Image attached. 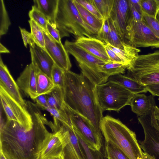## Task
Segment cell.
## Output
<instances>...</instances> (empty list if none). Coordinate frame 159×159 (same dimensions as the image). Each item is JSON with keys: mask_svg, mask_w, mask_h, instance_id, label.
<instances>
[{"mask_svg": "<svg viewBox=\"0 0 159 159\" xmlns=\"http://www.w3.org/2000/svg\"><path fill=\"white\" fill-rule=\"evenodd\" d=\"M109 31L110 26L108 19H103L102 26L96 36V38L105 44H107Z\"/></svg>", "mask_w": 159, "mask_h": 159, "instance_id": "39", "label": "cell"}, {"mask_svg": "<svg viewBox=\"0 0 159 159\" xmlns=\"http://www.w3.org/2000/svg\"><path fill=\"white\" fill-rule=\"evenodd\" d=\"M61 128L65 143L63 151V159H86L73 129L62 123Z\"/></svg>", "mask_w": 159, "mask_h": 159, "instance_id": "14", "label": "cell"}, {"mask_svg": "<svg viewBox=\"0 0 159 159\" xmlns=\"http://www.w3.org/2000/svg\"><path fill=\"white\" fill-rule=\"evenodd\" d=\"M143 20L154 34L159 38V22L156 19L143 13Z\"/></svg>", "mask_w": 159, "mask_h": 159, "instance_id": "38", "label": "cell"}, {"mask_svg": "<svg viewBox=\"0 0 159 159\" xmlns=\"http://www.w3.org/2000/svg\"><path fill=\"white\" fill-rule=\"evenodd\" d=\"M75 133L86 159H103L100 151L90 148L82 138Z\"/></svg>", "mask_w": 159, "mask_h": 159, "instance_id": "32", "label": "cell"}, {"mask_svg": "<svg viewBox=\"0 0 159 159\" xmlns=\"http://www.w3.org/2000/svg\"><path fill=\"white\" fill-rule=\"evenodd\" d=\"M52 133L43 148L41 159H48L63 153L65 146L59 131L53 127L51 128Z\"/></svg>", "mask_w": 159, "mask_h": 159, "instance_id": "19", "label": "cell"}, {"mask_svg": "<svg viewBox=\"0 0 159 159\" xmlns=\"http://www.w3.org/2000/svg\"><path fill=\"white\" fill-rule=\"evenodd\" d=\"M109 18L122 42L130 44L126 38L132 28L134 20L129 0H114Z\"/></svg>", "mask_w": 159, "mask_h": 159, "instance_id": "11", "label": "cell"}, {"mask_svg": "<svg viewBox=\"0 0 159 159\" xmlns=\"http://www.w3.org/2000/svg\"><path fill=\"white\" fill-rule=\"evenodd\" d=\"M28 22L30 28V33L35 43L46 50L43 29L32 20L30 19Z\"/></svg>", "mask_w": 159, "mask_h": 159, "instance_id": "28", "label": "cell"}, {"mask_svg": "<svg viewBox=\"0 0 159 159\" xmlns=\"http://www.w3.org/2000/svg\"><path fill=\"white\" fill-rule=\"evenodd\" d=\"M0 86L2 87L21 105L26 108V103L23 98L20 89L7 66L0 58Z\"/></svg>", "mask_w": 159, "mask_h": 159, "instance_id": "16", "label": "cell"}, {"mask_svg": "<svg viewBox=\"0 0 159 159\" xmlns=\"http://www.w3.org/2000/svg\"><path fill=\"white\" fill-rule=\"evenodd\" d=\"M128 42L139 47L159 48V38L157 37L143 21L134 23L126 37Z\"/></svg>", "mask_w": 159, "mask_h": 159, "instance_id": "12", "label": "cell"}, {"mask_svg": "<svg viewBox=\"0 0 159 159\" xmlns=\"http://www.w3.org/2000/svg\"><path fill=\"white\" fill-rule=\"evenodd\" d=\"M37 97L47 94L55 87L51 78L36 68Z\"/></svg>", "mask_w": 159, "mask_h": 159, "instance_id": "24", "label": "cell"}, {"mask_svg": "<svg viewBox=\"0 0 159 159\" xmlns=\"http://www.w3.org/2000/svg\"><path fill=\"white\" fill-rule=\"evenodd\" d=\"M96 86L81 73L78 74L70 70L65 72L64 103L89 121L102 139L100 124L103 111L97 99Z\"/></svg>", "mask_w": 159, "mask_h": 159, "instance_id": "2", "label": "cell"}, {"mask_svg": "<svg viewBox=\"0 0 159 159\" xmlns=\"http://www.w3.org/2000/svg\"><path fill=\"white\" fill-rule=\"evenodd\" d=\"M105 47L107 54L109 58L110 62L121 63L126 66L120 58L107 44H105Z\"/></svg>", "mask_w": 159, "mask_h": 159, "instance_id": "44", "label": "cell"}, {"mask_svg": "<svg viewBox=\"0 0 159 159\" xmlns=\"http://www.w3.org/2000/svg\"><path fill=\"white\" fill-rule=\"evenodd\" d=\"M46 30L56 42L60 43H62L60 31L55 23H52L48 21L47 26Z\"/></svg>", "mask_w": 159, "mask_h": 159, "instance_id": "41", "label": "cell"}, {"mask_svg": "<svg viewBox=\"0 0 159 159\" xmlns=\"http://www.w3.org/2000/svg\"><path fill=\"white\" fill-rule=\"evenodd\" d=\"M106 44L120 58L127 66V68L138 56L139 53L140 51L139 49L134 46L125 43H123V49L115 47L109 43Z\"/></svg>", "mask_w": 159, "mask_h": 159, "instance_id": "22", "label": "cell"}, {"mask_svg": "<svg viewBox=\"0 0 159 159\" xmlns=\"http://www.w3.org/2000/svg\"><path fill=\"white\" fill-rule=\"evenodd\" d=\"M30 20L38 25L43 29L46 30L47 23L49 21L46 17L34 5L29 12Z\"/></svg>", "mask_w": 159, "mask_h": 159, "instance_id": "33", "label": "cell"}, {"mask_svg": "<svg viewBox=\"0 0 159 159\" xmlns=\"http://www.w3.org/2000/svg\"><path fill=\"white\" fill-rule=\"evenodd\" d=\"M100 129L105 142L112 144L130 159H143L135 133L119 120L109 116H103Z\"/></svg>", "mask_w": 159, "mask_h": 159, "instance_id": "3", "label": "cell"}, {"mask_svg": "<svg viewBox=\"0 0 159 159\" xmlns=\"http://www.w3.org/2000/svg\"><path fill=\"white\" fill-rule=\"evenodd\" d=\"M129 3L134 21L135 22H136L142 20L143 15H142L140 14L129 2Z\"/></svg>", "mask_w": 159, "mask_h": 159, "instance_id": "46", "label": "cell"}, {"mask_svg": "<svg viewBox=\"0 0 159 159\" xmlns=\"http://www.w3.org/2000/svg\"><path fill=\"white\" fill-rule=\"evenodd\" d=\"M105 150L107 159H130L121 150L109 142H105Z\"/></svg>", "mask_w": 159, "mask_h": 159, "instance_id": "31", "label": "cell"}, {"mask_svg": "<svg viewBox=\"0 0 159 159\" xmlns=\"http://www.w3.org/2000/svg\"><path fill=\"white\" fill-rule=\"evenodd\" d=\"M76 1L84 8L98 18L100 20H103V17L98 11L91 0H76Z\"/></svg>", "mask_w": 159, "mask_h": 159, "instance_id": "40", "label": "cell"}, {"mask_svg": "<svg viewBox=\"0 0 159 159\" xmlns=\"http://www.w3.org/2000/svg\"><path fill=\"white\" fill-rule=\"evenodd\" d=\"M34 5L52 23H55L58 0H34Z\"/></svg>", "mask_w": 159, "mask_h": 159, "instance_id": "23", "label": "cell"}, {"mask_svg": "<svg viewBox=\"0 0 159 159\" xmlns=\"http://www.w3.org/2000/svg\"><path fill=\"white\" fill-rule=\"evenodd\" d=\"M154 111L156 118L159 120V108L156 105L154 107Z\"/></svg>", "mask_w": 159, "mask_h": 159, "instance_id": "50", "label": "cell"}, {"mask_svg": "<svg viewBox=\"0 0 159 159\" xmlns=\"http://www.w3.org/2000/svg\"><path fill=\"white\" fill-rule=\"evenodd\" d=\"M156 18V19L158 20V21L159 22V10L157 14Z\"/></svg>", "mask_w": 159, "mask_h": 159, "instance_id": "53", "label": "cell"}, {"mask_svg": "<svg viewBox=\"0 0 159 159\" xmlns=\"http://www.w3.org/2000/svg\"><path fill=\"white\" fill-rule=\"evenodd\" d=\"M65 71L55 64L51 72V78L55 86L63 89Z\"/></svg>", "mask_w": 159, "mask_h": 159, "instance_id": "37", "label": "cell"}, {"mask_svg": "<svg viewBox=\"0 0 159 159\" xmlns=\"http://www.w3.org/2000/svg\"><path fill=\"white\" fill-rule=\"evenodd\" d=\"M158 100H159V98H158Z\"/></svg>", "mask_w": 159, "mask_h": 159, "instance_id": "56", "label": "cell"}, {"mask_svg": "<svg viewBox=\"0 0 159 159\" xmlns=\"http://www.w3.org/2000/svg\"><path fill=\"white\" fill-rule=\"evenodd\" d=\"M107 81L117 83L134 94L146 93L148 92L146 86L130 76L122 74L110 76Z\"/></svg>", "mask_w": 159, "mask_h": 159, "instance_id": "21", "label": "cell"}, {"mask_svg": "<svg viewBox=\"0 0 159 159\" xmlns=\"http://www.w3.org/2000/svg\"><path fill=\"white\" fill-rule=\"evenodd\" d=\"M48 159H64L63 153L58 156L52 157Z\"/></svg>", "mask_w": 159, "mask_h": 159, "instance_id": "51", "label": "cell"}, {"mask_svg": "<svg viewBox=\"0 0 159 159\" xmlns=\"http://www.w3.org/2000/svg\"><path fill=\"white\" fill-rule=\"evenodd\" d=\"M129 2L132 5L135 9L141 15H143V12L141 6V0H129Z\"/></svg>", "mask_w": 159, "mask_h": 159, "instance_id": "47", "label": "cell"}, {"mask_svg": "<svg viewBox=\"0 0 159 159\" xmlns=\"http://www.w3.org/2000/svg\"><path fill=\"white\" fill-rule=\"evenodd\" d=\"M156 1L159 8V0H156Z\"/></svg>", "mask_w": 159, "mask_h": 159, "instance_id": "54", "label": "cell"}, {"mask_svg": "<svg viewBox=\"0 0 159 159\" xmlns=\"http://www.w3.org/2000/svg\"><path fill=\"white\" fill-rule=\"evenodd\" d=\"M64 46L67 52L78 62L82 74L92 84L96 86L107 81L108 78L99 70V67L105 62L91 54L75 42L66 40Z\"/></svg>", "mask_w": 159, "mask_h": 159, "instance_id": "5", "label": "cell"}, {"mask_svg": "<svg viewBox=\"0 0 159 159\" xmlns=\"http://www.w3.org/2000/svg\"><path fill=\"white\" fill-rule=\"evenodd\" d=\"M155 102L146 114L138 117L144 134V140L139 143L144 152L159 159V127L155 114Z\"/></svg>", "mask_w": 159, "mask_h": 159, "instance_id": "8", "label": "cell"}, {"mask_svg": "<svg viewBox=\"0 0 159 159\" xmlns=\"http://www.w3.org/2000/svg\"><path fill=\"white\" fill-rule=\"evenodd\" d=\"M53 116V119L57 120L62 123L64 124L73 129L69 117L64 108L58 110L49 107L46 110Z\"/></svg>", "mask_w": 159, "mask_h": 159, "instance_id": "36", "label": "cell"}, {"mask_svg": "<svg viewBox=\"0 0 159 159\" xmlns=\"http://www.w3.org/2000/svg\"><path fill=\"white\" fill-rule=\"evenodd\" d=\"M108 20L110 26V31L107 39V43L121 49H124L123 43L116 31L110 18Z\"/></svg>", "mask_w": 159, "mask_h": 159, "instance_id": "34", "label": "cell"}, {"mask_svg": "<svg viewBox=\"0 0 159 159\" xmlns=\"http://www.w3.org/2000/svg\"><path fill=\"white\" fill-rule=\"evenodd\" d=\"M156 119H157V123L158 124V126L159 127V120L158 119H157V118H156Z\"/></svg>", "mask_w": 159, "mask_h": 159, "instance_id": "55", "label": "cell"}, {"mask_svg": "<svg viewBox=\"0 0 159 159\" xmlns=\"http://www.w3.org/2000/svg\"><path fill=\"white\" fill-rule=\"evenodd\" d=\"M36 70L31 63L27 65L16 81L20 90L34 100L37 97Z\"/></svg>", "mask_w": 159, "mask_h": 159, "instance_id": "15", "label": "cell"}, {"mask_svg": "<svg viewBox=\"0 0 159 159\" xmlns=\"http://www.w3.org/2000/svg\"><path fill=\"white\" fill-rule=\"evenodd\" d=\"M73 2L83 20L84 22L98 32L100 30L103 24V20H100L89 11L76 0Z\"/></svg>", "mask_w": 159, "mask_h": 159, "instance_id": "25", "label": "cell"}, {"mask_svg": "<svg viewBox=\"0 0 159 159\" xmlns=\"http://www.w3.org/2000/svg\"><path fill=\"white\" fill-rule=\"evenodd\" d=\"M103 19H108L112 11L114 0H91Z\"/></svg>", "mask_w": 159, "mask_h": 159, "instance_id": "29", "label": "cell"}, {"mask_svg": "<svg viewBox=\"0 0 159 159\" xmlns=\"http://www.w3.org/2000/svg\"><path fill=\"white\" fill-rule=\"evenodd\" d=\"M155 102L153 95L147 96L143 93H138L134 95L129 105L131 107L132 111L139 117L146 114Z\"/></svg>", "mask_w": 159, "mask_h": 159, "instance_id": "20", "label": "cell"}, {"mask_svg": "<svg viewBox=\"0 0 159 159\" xmlns=\"http://www.w3.org/2000/svg\"><path fill=\"white\" fill-rule=\"evenodd\" d=\"M99 104L103 111L119 112L125 106L129 105L134 94L120 84L107 81L96 86Z\"/></svg>", "mask_w": 159, "mask_h": 159, "instance_id": "6", "label": "cell"}, {"mask_svg": "<svg viewBox=\"0 0 159 159\" xmlns=\"http://www.w3.org/2000/svg\"><path fill=\"white\" fill-rule=\"evenodd\" d=\"M55 23L61 38L69 34L76 38L93 37L98 32L85 23L81 18L73 0H58Z\"/></svg>", "mask_w": 159, "mask_h": 159, "instance_id": "4", "label": "cell"}, {"mask_svg": "<svg viewBox=\"0 0 159 159\" xmlns=\"http://www.w3.org/2000/svg\"><path fill=\"white\" fill-rule=\"evenodd\" d=\"M0 159H7L1 150H0Z\"/></svg>", "mask_w": 159, "mask_h": 159, "instance_id": "52", "label": "cell"}, {"mask_svg": "<svg viewBox=\"0 0 159 159\" xmlns=\"http://www.w3.org/2000/svg\"><path fill=\"white\" fill-rule=\"evenodd\" d=\"M127 67L124 64L109 62L105 63L99 67L100 71L108 78L110 76L124 74Z\"/></svg>", "mask_w": 159, "mask_h": 159, "instance_id": "27", "label": "cell"}, {"mask_svg": "<svg viewBox=\"0 0 159 159\" xmlns=\"http://www.w3.org/2000/svg\"><path fill=\"white\" fill-rule=\"evenodd\" d=\"M142 154L143 159H156L154 157L144 152L143 151Z\"/></svg>", "mask_w": 159, "mask_h": 159, "instance_id": "49", "label": "cell"}, {"mask_svg": "<svg viewBox=\"0 0 159 159\" xmlns=\"http://www.w3.org/2000/svg\"><path fill=\"white\" fill-rule=\"evenodd\" d=\"M140 3L143 13L156 18L159 8L156 0H141Z\"/></svg>", "mask_w": 159, "mask_h": 159, "instance_id": "35", "label": "cell"}, {"mask_svg": "<svg viewBox=\"0 0 159 159\" xmlns=\"http://www.w3.org/2000/svg\"><path fill=\"white\" fill-rule=\"evenodd\" d=\"M44 36L45 49L51 57L55 64L65 71L70 70L72 66L68 53L62 43L56 42L43 29Z\"/></svg>", "mask_w": 159, "mask_h": 159, "instance_id": "13", "label": "cell"}, {"mask_svg": "<svg viewBox=\"0 0 159 159\" xmlns=\"http://www.w3.org/2000/svg\"><path fill=\"white\" fill-rule=\"evenodd\" d=\"M36 104L39 108L43 110L49 107L46 94H42L37 96L34 100Z\"/></svg>", "mask_w": 159, "mask_h": 159, "instance_id": "43", "label": "cell"}, {"mask_svg": "<svg viewBox=\"0 0 159 159\" xmlns=\"http://www.w3.org/2000/svg\"><path fill=\"white\" fill-rule=\"evenodd\" d=\"M0 53H10V51L4 46L1 43H0Z\"/></svg>", "mask_w": 159, "mask_h": 159, "instance_id": "48", "label": "cell"}, {"mask_svg": "<svg viewBox=\"0 0 159 159\" xmlns=\"http://www.w3.org/2000/svg\"><path fill=\"white\" fill-rule=\"evenodd\" d=\"M127 69L130 77L146 86L159 83V50L139 55Z\"/></svg>", "mask_w": 159, "mask_h": 159, "instance_id": "7", "label": "cell"}, {"mask_svg": "<svg viewBox=\"0 0 159 159\" xmlns=\"http://www.w3.org/2000/svg\"><path fill=\"white\" fill-rule=\"evenodd\" d=\"M64 107L69 117L75 132L82 138L90 148L100 151L102 145V139L89 121L70 109L64 103Z\"/></svg>", "mask_w": 159, "mask_h": 159, "instance_id": "10", "label": "cell"}, {"mask_svg": "<svg viewBox=\"0 0 159 159\" xmlns=\"http://www.w3.org/2000/svg\"><path fill=\"white\" fill-rule=\"evenodd\" d=\"M31 115L32 128L28 129L18 123L7 120L0 130V149L7 159H41L42 151L51 133L48 121L36 104L26 101Z\"/></svg>", "mask_w": 159, "mask_h": 159, "instance_id": "1", "label": "cell"}, {"mask_svg": "<svg viewBox=\"0 0 159 159\" xmlns=\"http://www.w3.org/2000/svg\"><path fill=\"white\" fill-rule=\"evenodd\" d=\"M11 22L2 0H0V37L7 33Z\"/></svg>", "mask_w": 159, "mask_h": 159, "instance_id": "30", "label": "cell"}, {"mask_svg": "<svg viewBox=\"0 0 159 159\" xmlns=\"http://www.w3.org/2000/svg\"><path fill=\"white\" fill-rule=\"evenodd\" d=\"M50 108L61 110L64 109V95L63 89L55 86L46 94Z\"/></svg>", "mask_w": 159, "mask_h": 159, "instance_id": "26", "label": "cell"}, {"mask_svg": "<svg viewBox=\"0 0 159 159\" xmlns=\"http://www.w3.org/2000/svg\"><path fill=\"white\" fill-rule=\"evenodd\" d=\"M30 48L31 63L51 78V70L55 64L51 57L45 50L35 43Z\"/></svg>", "mask_w": 159, "mask_h": 159, "instance_id": "18", "label": "cell"}, {"mask_svg": "<svg viewBox=\"0 0 159 159\" xmlns=\"http://www.w3.org/2000/svg\"><path fill=\"white\" fill-rule=\"evenodd\" d=\"M19 27L25 46L26 48L28 44L29 45L30 47L33 46L35 43L30 32L25 29Z\"/></svg>", "mask_w": 159, "mask_h": 159, "instance_id": "42", "label": "cell"}, {"mask_svg": "<svg viewBox=\"0 0 159 159\" xmlns=\"http://www.w3.org/2000/svg\"><path fill=\"white\" fill-rule=\"evenodd\" d=\"M148 91L154 96L159 97V83L146 85Z\"/></svg>", "mask_w": 159, "mask_h": 159, "instance_id": "45", "label": "cell"}, {"mask_svg": "<svg viewBox=\"0 0 159 159\" xmlns=\"http://www.w3.org/2000/svg\"><path fill=\"white\" fill-rule=\"evenodd\" d=\"M1 105L7 120L16 121L28 129L33 125L32 117L27 108L21 105L0 86Z\"/></svg>", "mask_w": 159, "mask_h": 159, "instance_id": "9", "label": "cell"}, {"mask_svg": "<svg viewBox=\"0 0 159 159\" xmlns=\"http://www.w3.org/2000/svg\"><path fill=\"white\" fill-rule=\"evenodd\" d=\"M76 44L87 52L106 62H110L104 43L93 37L83 36L77 39Z\"/></svg>", "mask_w": 159, "mask_h": 159, "instance_id": "17", "label": "cell"}]
</instances>
